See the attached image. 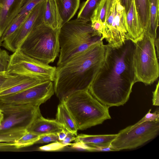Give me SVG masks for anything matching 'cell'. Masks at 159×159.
Here are the masks:
<instances>
[{
    "label": "cell",
    "mask_w": 159,
    "mask_h": 159,
    "mask_svg": "<svg viewBox=\"0 0 159 159\" xmlns=\"http://www.w3.org/2000/svg\"><path fill=\"white\" fill-rule=\"evenodd\" d=\"M103 62L89 89L103 105L110 107L124 104L135 83L133 64L134 43L126 40L121 46L105 45Z\"/></svg>",
    "instance_id": "1"
},
{
    "label": "cell",
    "mask_w": 159,
    "mask_h": 159,
    "mask_svg": "<svg viewBox=\"0 0 159 159\" xmlns=\"http://www.w3.org/2000/svg\"><path fill=\"white\" fill-rule=\"evenodd\" d=\"M105 51L102 40L57 66L54 88L61 102L75 92L89 90L103 62Z\"/></svg>",
    "instance_id": "2"
},
{
    "label": "cell",
    "mask_w": 159,
    "mask_h": 159,
    "mask_svg": "<svg viewBox=\"0 0 159 159\" xmlns=\"http://www.w3.org/2000/svg\"><path fill=\"white\" fill-rule=\"evenodd\" d=\"M102 37L101 34L93 29L90 21L76 19L65 23L59 31L60 48L57 66L102 41Z\"/></svg>",
    "instance_id": "3"
},
{
    "label": "cell",
    "mask_w": 159,
    "mask_h": 159,
    "mask_svg": "<svg viewBox=\"0 0 159 159\" xmlns=\"http://www.w3.org/2000/svg\"><path fill=\"white\" fill-rule=\"evenodd\" d=\"M64 102L78 130L86 129L111 119L109 107L97 100L89 90L75 92Z\"/></svg>",
    "instance_id": "4"
},
{
    "label": "cell",
    "mask_w": 159,
    "mask_h": 159,
    "mask_svg": "<svg viewBox=\"0 0 159 159\" xmlns=\"http://www.w3.org/2000/svg\"><path fill=\"white\" fill-rule=\"evenodd\" d=\"M60 30L53 29L43 22L32 30L20 49L44 63H52L59 53Z\"/></svg>",
    "instance_id": "5"
},
{
    "label": "cell",
    "mask_w": 159,
    "mask_h": 159,
    "mask_svg": "<svg viewBox=\"0 0 159 159\" xmlns=\"http://www.w3.org/2000/svg\"><path fill=\"white\" fill-rule=\"evenodd\" d=\"M155 40L146 31L134 43L133 64L136 82L152 84L158 78L159 66Z\"/></svg>",
    "instance_id": "6"
},
{
    "label": "cell",
    "mask_w": 159,
    "mask_h": 159,
    "mask_svg": "<svg viewBox=\"0 0 159 159\" xmlns=\"http://www.w3.org/2000/svg\"><path fill=\"white\" fill-rule=\"evenodd\" d=\"M126 12L120 0H107L104 27L101 40L110 46L122 45L127 40Z\"/></svg>",
    "instance_id": "7"
},
{
    "label": "cell",
    "mask_w": 159,
    "mask_h": 159,
    "mask_svg": "<svg viewBox=\"0 0 159 159\" xmlns=\"http://www.w3.org/2000/svg\"><path fill=\"white\" fill-rule=\"evenodd\" d=\"M56 68L29 56L19 49L11 55L7 72L53 82Z\"/></svg>",
    "instance_id": "8"
},
{
    "label": "cell",
    "mask_w": 159,
    "mask_h": 159,
    "mask_svg": "<svg viewBox=\"0 0 159 159\" xmlns=\"http://www.w3.org/2000/svg\"><path fill=\"white\" fill-rule=\"evenodd\" d=\"M159 130V120L147 121L120 130L110 146L116 151L131 149L142 145L154 138Z\"/></svg>",
    "instance_id": "9"
},
{
    "label": "cell",
    "mask_w": 159,
    "mask_h": 159,
    "mask_svg": "<svg viewBox=\"0 0 159 159\" xmlns=\"http://www.w3.org/2000/svg\"><path fill=\"white\" fill-rule=\"evenodd\" d=\"M54 93L53 82L46 81L19 92L0 97V102L7 104H30L40 106Z\"/></svg>",
    "instance_id": "10"
},
{
    "label": "cell",
    "mask_w": 159,
    "mask_h": 159,
    "mask_svg": "<svg viewBox=\"0 0 159 159\" xmlns=\"http://www.w3.org/2000/svg\"><path fill=\"white\" fill-rule=\"evenodd\" d=\"M46 0L35 7L20 27L11 35L4 40L2 46L12 52L20 49L32 30L43 22Z\"/></svg>",
    "instance_id": "11"
},
{
    "label": "cell",
    "mask_w": 159,
    "mask_h": 159,
    "mask_svg": "<svg viewBox=\"0 0 159 159\" xmlns=\"http://www.w3.org/2000/svg\"><path fill=\"white\" fill-rule=\"evenodd\" d=\"M41 115L39 106L7 116L0 125V131L12 128L21 127L27 129L33 122Z\"/></svg>",
    "instance_id": "12"
},
{
    "label": "cell",
    "mask_w": 159,
    "mask_h": 159,
    "mask_svg": "<svg viewBox=\"0 0 159 159\" xmlns=\"http://www.w3.org/2000/svg\"><path fill=\"white\" fill-rule=\"evenodd\" d=\"M26 1L0 0V39L6 28L19 13Z\"/></svg>",
    "instance_id": "13"
},
{
    "label": "cell",
    "mask_w": 159,
    "mask_h": 159,
    "mask_svg": "<svg viewBox=\"0 0 159 159\" xmlns=\"http://www.w3.org/2000/svg\"><path fill=\"white\" fill-rule=\"evenodd\" d=\"M65 129L56 120L48 119L42 116L36 119L27 129L28 132L39 136L50 134H57Z\"/></svg>",
    "instance_id": "14"
},
{
    "label": "cell",
    "mask_w": 159,
    "mask_h": 159,
    "mask_svg": "<svg viewBox=\"0 0 159 159\" xmlns=\"http://www.w3.org/2000/svg\"><path fill=\"white\" fill-rule=\"evenodd\" d=\"M126 25L127 40L135 43L142 38L144 31L139 21L133 0L126 14Z\"/></svg>",
    "instance_id": "15"
},
{
    "label": "cell",
    "mask_w": 159,
    "mask_h": 159,
    "mask_svg": "<svg viewBox=\"0 0 159 159\" xmlns=\"http://www.w3.org/2000/svg\"><path fill=\"white\" fill-rule=\"evenodd\" d=\"M43 23L55 29L60 30L63 25L54 0H46Z\"/></svg>",
    "instance_id": "16"
},
{
    "label": "cell",
    "mask_w": 159,
    "mask_h": 159,
    "mask_svg": "<svg viewBox=\"0 0 159 159\" xmlns=\"http://www.w3.org/2000/svg\"><path fill=\"white\" fill-rule=\"evenodd\" d=\"M56 120L66 131L77 136V126L64 102H61L57 107Z\"/></svg>",
    "instance_id": "17"
},
{
    "label": "cell",
    "mask_w": 159,
    "mask_h": 159,
    "mask_svg": "<svg viewBox=\"0 0 159 159\" xmlns=\"http://www.w3.org/2000/svg\"><path fill=\"white\" fill-rule=\"evenodd\" d=\"M63 25L73 17L79 7L80 0H54Z\"/></svg>",
    "instance_id": "18"
},
{
    "label": "cell",
    "mask_w": 159,
    "mask_h": 159,
    "mask_svg": "<svg viewBox=\"0 0 159 159\" xmlns=\"http://www.w3.org/2000/svg\"><path fill=\"white\" fill-rule=\"evenodd\" d=\"M117 135V134L96 135L81 134L77 136L75 140L96 147L107 148Z\"/></svg>",
    "instance_id": "19"
},
{
    "label": "cell",
    "mask_w": 159,
    "mask_h": 159,
    "mask_svg": "<svg viewBox=\"0 0 159 159\" xmlns=\"http://www.w3.org/2000/svg\"><path fill=\"white\" fill-rule=\"evenodd\" d=\"M150 3L149 19L147 30L144 31L155 39L157 37V31L158 26L159 0H149Z\"/></svg>",
    "instance_id": "20"
},
{
    "label": "cell",
    "mask_w": 159,
    "mask_h": 159,
    "mask_svg": "<svg viewBox=\"0 0 159 159\" xmlns=\"http://www.w3.org/2000/svg\"><path fill=\"white\" fill-rule=\"evenodd\" d=\"M139 21L144 31L148 27L150 14L149 0H133Z\"/></svg>",
    "instance_id": "21"
},
{
    "label": "cell",
    "mask_w": 159,
    "mask_h": 159,
    "mask_svg": "<svg viewBox=\"0 0 159 159\" xmlns=\"http://www.w3.org/2000/svg\"><path fill=\"white\" fill-rule=\"evenodd\" d=\"M45 81L29 77L23 82L0 93V97L16 93Z\"/></svg>",
    "instance_id": "22"
},
{
    "label": "cell",
    "mask_w": 159,
    "mask_h": 159,
    "mask_svg": "<svg viewBox=\"0 0 159 159\" xmlns=\"http://www.w3.org/2000/svg\"><path fill=\"white\" fill-rule=\"evenodd\" d=\"M101 0H87L82 5L77 19L85 22L90 21L94 11Z\"/></svg>",
    "instance_id": "23"
},
{
    "label": "cell",
    "mask_w": 159,
    "mask_h": 159,
    "mask_svg": "<svg viewBox=\"0 0 159 159\" xmlns=\"http://www.w3.org/2000/svg\"><path fill=\"white\" fill-rule=\"evenodd\" d=\"M27 131L26 129L21 127L12 128L0 131V142H14Z\"/></svg>",
    "instance_id": "24"
},
{
    "label": "cell",
    "mask_w": 159,
    "mask_h": 159,
    "mask_svg": "<svg viewBox=\"0 0 159 159\" xmlns=\"http://www.w3.org/2000/svg\"><path fill=\"white\" fill-rule=\"evenodd\" d=\"M29 12L22 15L18 14L13 19L4 31L0 39L1 46L2 42L11 35L21 25Z\"/></svg>",
    "instance_id": "25"
},
{
    "label": "cell",
    "mask_w": 159,
    "mask_h": 159,
    "mask_svg": "<svg viewBox=\"0 0 159 159\" xmlns=\"http://www.w3.org/2000/svg\"><path fill=\"white\" fill-rule=\"evenodd\" d=\"M40 136L28 131L19 139L14 143V145L18 149L35 144Z\"/></svg>",
    "instance_id": "26"
},
{
    "label": "cell",
    "mask_w": 159,
    "mask_h": 159,
    "mask_svg": "<svg viewBox=\"0 0 159 159\" xmlns=\"http://www.w3.org/2000/svg\"><path fill=\"white\" fill-rule=\"evenodd\" d=\"M107 0H101L94 11L90 21L99 20L104 23L107 7Z\"/></svg>",
    "instance_id": "27"
},
{
    "label": "cell",
    "mask_w": 159,
    "mask_h": 159,
    "mask_svg": "<svg viewBox=\"0 0 159 159\" xmlns=\"http://www.w3.org/2000/svg\"><path fill=\"white\" fill-rule=\"evenodd\" d=\"M11 58L7 51L0 48V73L6 74Z\"/></svg>",
    "instance_id": "28"
},
{
    "label": "cell",
    "mask_w": 159,
    "mask_h": 159,
    "mask_svg": "<svg viewBox=\"0 0 159 159\" xmlns=\"http://www.w3.org/2000/svg\"><path fill=\"white\" fill-rule=\"evenodd\" d=\"M45 0H27L18 14L22 15L29 12L37 5Z\"/></svg>",
    "instance_id": "29"
},
{
    "label": "cell",
    "mask_w": 159,
    "mask_h": 159,
    "mask_svg": "<svg viewBox=\"0 0 159 159\" xmlns=\"http://www.w3.org/2000/svg\"><path fill=\"white\" fill-rule=\"evenodd\" d=\"M60 142H56L53 143L41 146L39 148L40 150L45 151H55L61 150L67 146Z\"/></svg>",
    "instance_id": "30"
},
{
    "label": "cell",
    "mask_w": 159,
    "mask_h": 159,
    "mask_svg": "<svg viewBox=\"0 0 159 159\" xmlns=\"http://www.w3.org/2000/svg\"><path fill=\"white\" fill-rule=\"evenodd\" d=\"M59 141L57 134H50L40 136L39 139L35 143V144Z\"/></svg>",
    "instance_id": "31"
},
{
    "label": "cell",
    "mask_w": 159,
    "mask_h": 159,
    "mask_svg": "<svg viewBox=\"0 0 159 159\" xmlns=\"http://www.w3.org/2000/svg\"><path fill=\"white\" fill-rule=\"evenodd\" d=\"M151 111V109H150L148 112L141 120L133 125L135 126L145 121L159 120L158 111H156L152 113H150Z\"/></svg>",
    "instance_id": "32"
},
{
    "label": "cell",
    "mask_w": 159,
    "mask_h": 159,
    "mask_svg": "<svg viewBox=\"0 0 159 159\" xmlns=\"http://www.w3.org/2000/svg\"><path fill=\"white\" fill-rule=\"evenodd\" d=\"M12 142H0V151H15L18 149Z\"/></svg>",
    "instance_id": "33"
},
{
    "label": "cell",
    "mask_w": 159,
    "mask_h": 159,
    "mask_svg": "<svg viewBox=\"0 0 159 159\" xmlns=\"http://www.w3.org/2000/svg\"><path fill=\"white\" fill-rule=\"evenodd\" d=\"M90 22L93 29L102 35L104 29V23L98 20Z\"/></svg>",
    "instance_id": "34"
},
{
    "label": "cell",
    "mask_w": 159,
    "mask_h": 159,
    "mask_svg": "<svg viewBox=\"0 0 159 159\" xmlns=\"http://www.w3.org/2000/svg\"><path fill=\"white\" fill-rule=\"evenodd\" d=\"M159 82L158 81L157 84H156L155 90L152 92V103L153 105L154 106H158L159 105Z\"/></svg>",
    "instance_id": "35"
},
{
    "label": "cell",
    "mask_w": 159,
    "mask_h": 159,
    "mask_svg": "<svg viewBox=\"0 0 159 159\" xmlns=\"http://www.w3.org/2000/svg\"><path fill=\"white\" fill-rule=\"evenodd\" d=\"M75 136L73 134L67 131V135L64 139L59 142L67 145H70L71 144L70 143L76 139V137H75Z\"/></svg>",
    "instance_id": "36"
},
{
    "label": "cell",
    "mask_w": 159,
    "mask_h": 159,
    "mask_svg": "<svg viewBox=\"0 0 159 159\" xmlns=\"http://www.w3.org/2000/svg\"><path fill=\"white\" fill-rule=\"evenodd\" d=\"M11 75L0 73V93L5 90L4 83L7 79Z\"/></svg>",
    "instance_id": "37"
},
{
    "label": "cell",
    "mask_w": 159,
    "mask_h": 159,
    "mask_svg": "<svg viewBox=\"0 0 159 159\" xmlns=\"http://www.w3.org/2000/svg\"><path fill=\"white\" fill-rule=\"evenodd\" d=\"M132 0H120L121 3L125 8L126 14L129 11Z\"/></svg>",
    "instance_id": "38"
},
{
    "label": "cell",
    "mask_w": 159,
    "mask_h": 159,
    "mask_svg": "<svg viewBox=\"0 0 159 159\" xmlns=\"http://www.w3.org/2000/svg\"><path fill=\"white\" fill-rule=\"evenodd\" d=\"M67 131L65 129H63L57 134L59 141L64 139L67 135Z\"/></svg>",
    "instance_id": "39"
},
{
    "label": "cell",
    "mask_w": 159,
    "mask_h": 159,
    "mask_svg": "<svg viewBox=\"0 0 159 159\" xmlns=\"http://www.w3.org/2000/svg\"><path fill=\"white\" fill-rule=\"evenodd\" d=\"M155 45L156 46L157 48V56L158 58L159 56V39L158 37H157L155 40Z\"/></svg>",
    "instance_id": "40"
},
{
    "label": "cell",
    "mask_w": 159,
    "mask_h": 159,
    "mask_svg": "<svg viewBox=\"0 0 159 159\" xmlns=\"http://www.w3.org/2000/svg\"><path fill=\"white\" fill-rule=\"evenodd\" d=\"M4 118V115L2 111L0 109V125L3 121Z\"/></svg>",
    "instance_id": "41"
}]
</instances>
